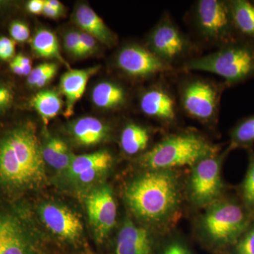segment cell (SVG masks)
<instances>
[{"mask_svg": "<svg viewBox=\"0 0 254 254\" xmlns=\"http://www.w3.org/2000/svg\"><path fill=\"white\" fill-rule=\"evenodd\" d=\"M47 2L48 3L55 9L58 10L60 12L63 13L64 11V6L63 3L60 2L58 0H46Z\"/></svg>", "mask_w": 254, "mask_h": 254, "instance_id": "cell-40", "label": "cell"}, {"mask_svg": "<svg viewBox=\"0 0 254 254\" xmlns=\"http://www.w3.org/2000/svg\"><path fill=\"white\" fill-rule=\"evenodd\" d=\"M159 127L149 126L136 122H127L120 135V147L124 155L138 158L153 146L157 133H164Z\"/></svg>", "mask_w": 254, "mask_h": 254, "instance_id": "cell-17", "label": "cell"}, {"mask_svg": "<svg viewBox=\"0 0 254 254\" xmlns=\"http://www.w3.org/2000/svg\"><path fill=\"white\" fill-rule=\"evenodd\" d=\"M31 104L46 125L59 115L63 107L60 95L52 90L38 92L32 98Z\"/></svg>", "mask_w": 254, "mask_h": 254, "instance_id": "cell-25", "label": "cell"}, {"mask_svg": "<svg viewBox=\"0 0 254 254\" xmlns=\"http://www.w3.org/2000/svg\"><path fill=\"white\" fill-rule=\"evenodd\" d=\"M38 214L45 226L58 240L71 248H79L83 239V225L71 209L55 202H46L40 205Z\"/></svg>", "mask_w": 254, "mask_h": 254, "instance_id": "cell-15", "label": "cell"}, {"mask_svg": "<svg viewBox=\"0 0 254 254\" xmlns=\"http://www.w3.org/2000/svg\"><path fill=\"white\" fill-rule=\"evenodd\" d=\"M92 100L95 106L107 111L123 109L128 102L126 88L118 82H100L93 88Z\"/></svg>", "mask_w": 254, "mask_h": 254, "instance_id": "cell-21", "label": "cell"}, {"mask_svg": "<svg viewBox=\"0 0 254 254\" xmlns=\"http://www.w3.org/2000/svg\"><path fill=\"white\" fill-rule=\"evenodd\" d=\"M232 150L227 148L219 153L200 159L187 168L185 177V196L187 208L192 213L220 199L230 187L224 180L223 165Z\"/></svg>", "mask_w": 254, "mask_h": 254, "instance_id": "cell-7", "label": "cell"}, {"mask_svg": "<svg viewBox=\"0 0 254 254\" xmlns=\"http://www.w3.org/2000/svg\"><path fill=\"white\" fill-rule=\"evenodd\" d=\"M230 254H254V218Z\"/></svg>", "mask_w": 254, "mask_h": 254, "instance_id": "cell-30", "label": "cell"}, {"mask_svg": "<svg viewBox=\"0 0 254 254\" xmlns=\"http://www.w3.org/2000/svg\"><path fill=\"white\" fill-rule=\"evenodd\" d=\"M204 71L218 75L227 88L254 77V42L237 40L190 60L181 71Z\"/></svg>", "mask_w": 254, "mask_h": 254, "instance_id": "cell-6", "label": "cell"}, {"mask_svg": "<svg viewBox=\"0 0 254 254\" xmlns=\"http://www.w3.org/2000/svg\"><path fill=\"white\" fill-rule=\"evenodd\" d=\"M193 213L191 232L200 248L211 254H230L253 220L235 190Z\"/></svg>", "mask_w": 254, "mask_h": 254, "instance_id": "cell-3", "label": "cell"}, {"mask_svg": "<svg viewBox=\"0 0 254 254\" xmlns=\"http://www.w3.org/2000/svg\"><path fill=\"white\" fill-rule=\"evenodd\" d=\"M10 68L11 71L18 75V76H28L30 74L32 70V66L28 67H23L21 65L18 64L16 62L11 61L10 63Z\"/></svg>", "mask_w": 254, "mask_h": 254, "instance_id": "cell-37", "label": "cell"}, {"mask_svg": "<svg viewBox=\"0 0 254 254\" xmlns=\"http://www.w3.org/2000/svg\"><path fill=\"white\" fill-rule=\"evenodd\" d=\"M16 42L7 37H0V60L8 61L15 58Z\"/></svg>", "mask_w": 254, "mask_h": 254, "instance_id": "cell-34", "label": "cell"}, {"mask_svg": "<svg viewBox=\"0 0 254 254\" xmlns=\"http://www.w3.org/2000/svg\"><path fill=\"white\" fill-rule=\"evenodd\" d=\"M155 254H195L187 237L176 229L167 232L160 241Z\"/></svg>", "mask_w": 254, "mask_h": 254, "instance_id": "cell-28", "label": "cell"}, {"mask_svg": "<svg viewBox=\"0 0 254 254\" xmlns=\"http://www.w3.org/2000/svg\"><path fill=\"white\" fill-rule=\"evenodd\" d=\"M44 254H50L49 251H48V247H47L46 252H45Z\"/></svg>", "mask_w": 254, "mask_h": 254, "instance_id": "cell-41", "label": "cell"}, {"mask_svg": "<svg viewBox=\"0 0 254 254\" xmlns=\"http://www.w3.org/2000/svg\"><path fill=\"white\" fill-rule=\"evenodd\" d=\"M13 61L16 62L18 64L21 65L23 67H28V66H32L31 60L27 57L21 54H19L15 56Z\"/></svg>", "mask_w": 254, "mask_h": 254, "instance_id": "cell-39", "label": "cell"}, {"mask_svg": "<svg viewBox=\"0 0 254 254\" xmlns=\"http://www.w3.org/2000/svg\"><path fill=\"white\" fill-rule=\"evenodd\" d=\"M115 162V156L108 149L75 155L64 174L78 187L90 188L110 173Z\"/></svg>", "mask_w": 254, "mask_h": 254, "instance_id": "cell-16", "label": "cell"}, {"mask_svg": "<svg viewBox=\"0 0 254 254\" xmlns=\"http://www.w3.org/2000/svg\"><path fill=\"white\" fill-rule=\"evenodd\" d=\"M145 46L179 72L187 63L201 55V47L179 28L167 11L148 33Z\"/></svg>", "mask_w": 254, "mask_h": 254, "instance_id": "cell-9", "label": "cell"}, {"mask_svg": "<svg viewBox=\"0 0 254 254\" xmlns=\"http://www.w3.org/2000/svg\"><path fill=\"white\" fill-rule=\"evenodd\" d=\"M45 167L33 123L21 124L0 136V197L21 199L44 182Z\"/></svg>", "mask_w": 254, "mask_h": 254, "instance_id": "cell-2", "label": "cell"}, {"mask_svg": "<svg viewBox=\"0 0 254 254\" xmlns=\"http://www.w3.org/2000/svg\"><path fill=\"white\" fill-rule=\"evenodd\" d=\"M248 151V165L243 180L235 191L246 208L254 216V150Z\"/></svg>", "mask_w": 254, "mask_h": 254, "instance_id": "cell-27", "label": "cell"}, {"mask_svg": "<svg viewBox=\"0 0 254 254\" xmlns=\"http://www.w3.org/2000/svg\"><path fill=\"white\" fill-rule=\"evenodd\" d=\"M177 79L176 92L182 113L210 130L218 127L223 81L183 72Z\"/></svg>", "mask_w": 254, "mask_h": 254, "instance_id": "cell-5", "label": "cell"}, {"mask_svg": "<svg viewBox=\"0 0 254 254\" xmlns=\"http://www.w3.org/2000/svg\"><path fill=\"white\" fill-rule=\"evenodd\" d=\"M165 76L153 80L138 95L141 113L158 124L159 128L165 132L177 128L180 125L182 114L176 90Z\"/></svg>", "mask_w": 254, "mask_h": 254, "instance_id": "cell-11", "label": "cell"}, {"mask_svg": "<svg viewBox=\"0 0 254 254\" xmlns=\"http://www.w3.org/2000/svg\"><path fill=\"white\" fill-rule=\"evenodd\" d=\"M222 150V145L193 127L164 132L144 154L134 159L138 170H185Z\"/></svg>", "mask_w": 254, "mask_h": 254, "instance_id": "cell-4", "label": "cell"}, {"mask_svg": "<svg viewBox=\"0 0 254 254\" xmlns=\"http://www.w3.org/2000/svg\"><path fill=\"white\" fill-rule=\"evenodd\" d=\"M85 204L97 243L109 244L118 218V203L113 187L108 184L98 185L87 194Z\"/></svg>", "mask_w": 254, "mask_h": 254, "instance_id": "cell-12", "label": "cell"}, {"mask_svg": "<svg viewBox=\"0 0 254 254\" xmlns=\"http://www.w3.org/2000/svg\"><path fill=\"white\" fill-rule=\"evenodd\" d=\"M100 68V66H96L83 69H69L64 73L60 79V86L66 99L64 117L68 118L73 115L75 105L86 91L87 83Z\"/></svg>", "mask_w": 254, "mask_h": 254, "instance_id": "cell-19", "label": "cell"}, {"mask_svg": "<svg viewBox=\"0 0 254 254\" xmlns=\"http://www.w3.org/2000/svg\"><path fill=\"white\" fill-rule=\"evenodd\" d=\"M44 5V0H31L26 4V9L31 14L39 15L43 14Z\"/></svg>", "mask_w": 254, "mask_h": 254, "instance_id": "cell-36", "label": "cell"}, {"mask_svg": "<svg viewBox=\"0 0 254 254\" xmlns=\"http://www.w3.org/2000/svg\"><path fill=\"white\" fill-rule=\"evenodd\" d=\"M31 49L38 58L55 59L67 66L60 53L58 37L53 31L46 28H39L36 31L31 40Z\"/></svg>", "mask_w": 254, "mask_h": 254, "instance_id": "cell-24", "label": "cell"}, {"mask_svg": "<svg viewBox=\"0 0 254 254\" xmlns=\"http://www.w3.org/2000/svg\"><path fill=\"white\" fill-rule=\"evenodd\" d=\"M237 33L254 42V4L246 0L228 1Z\"/></svg>", "mask_w": 254, "mask_h": 254, "instance_id": "cell-23", "label": "cell"}, {"mask_svg": "<svg viewBox=\"0 0 254 254\" xmlns=\"http://www.w3.org/2000/svg\"><path fill=\"white\" fill-rule=\"evenodd\" d=\"M115 65L127 77L138 81L155 80L176 73L145 45L135 43H128L119 49L115 55Z\"/></svg>", "mask_w": 254, "mask_h": 254, "instance_id": "cell-13", "label": "cell"}, {"mask_svg": "<svg viewBox=\"0 0 254 254\" xmlns=\"http://www.w3.org/2000/svg\"><path fill=\"white\" fill-rule=\"evenodd\" d=\"M228 146L232 150L253 149L254 145V114L242 119L230 132Z\"/></svg>", "mask_w": 254, "mask_h": 254, "instance_id": "cell-26", "label": "cell"}, {"mask_svg": "<svg viewBox=\"0 0 254 254\" xmlns=\"http://www.w3.org/2000/svg\"><path fill=\"white\" fill-rule=\"evenodd\" d=\"M164 235L127 213L110 241V254H155Z\"/></svg>", "mask_w": 254, "mask_h": 254, "instance_id": "cell-14", "label": "cell"}, {"mask_svg": "<svg viewBox=\"0 0 254 254\" xmlns=\"http://www.w3.org/2000/svg\"><path fill=\"white\" fill-rule=\"evenodd\" d=\"M74 21L81 31L91 35L107 46L116 44L117 36L104 21L86 4L78 5L75 10Z\"/></svg>", "mask_w": 254, "mask_h": 254, "instance_id": "cell-20", "label": "cell"}, {"mask_svg": "<svg viewBox=\"0 0 254 254\" xmlns=\"http://www.w3.org/2000/svg\"><path fill=\"white\" fill-rule=\"evenodd\" d=\"M80 40H81V58L89 56L98 48V42L91 35L83 31H80Z\"/></svg>", "mask_w": 254, "mask_h": 254, "instance_id": "cell-33", "label": "cell"}, {"mask_svg": "<svg viewBox=\"0 0 254 254\" xmlns=\"http://www.w3.org/2000/svg\"><path fill=\"white\" fill-rule=\"evenodd\" d=\"M14 100V95L11 88L4 84H0V113L9 109Z\"/></svg>", "mask_w": 254, "mask_h": 254, "instance_id": "cell-35", "label": "cell"}, {"mask_svg": "<svg viewBox=\"0 0 254 254\" xmlns=\"http://www.w3.org/2000/svg\"><path fill=\"white\" fill-rule=\"evenodd\" d=\"M68 134L73 142L83 147H91L108 141L112 134L111 127L100 119L83 117L68 124Z\"/></svg>", "mask_w": 254, "mask_h": 254, "instance_id": "cell-18", "label": "cell"}, {"mask_svg": "<svg viewBox=\"0 0 254 254\" xmlns=\"http://www.w3.org/2000/svg\"><path fill=\"white\" fill-rule=\"evenodd\" d=\"M43 14L48 18H58L60 17L63 13L55 9L45 0L44 8H43Z\"/></svg>", "mask_w": 254, "mask_h": 254, "instance_id": "cell-38", "label": "cell"}, {"mask_svg": "<svg viewBox=\"0 0 254 254\" xmlns=\"http://www.w3.org/2000/svg\"><path fill=\"white\" fill-rule=\"evenodd\" d=\"M186 170H138L123 189L127 213L160 233L176 229L187 210Z\"/></svg>", "mask_w": 254, "mask_h": 254, "instance_id": "cell-1", "label": "cell"}, {"mask_svg": "<svg viewBox=\"0 0 254 254\" xmlns=\"http://www.w3.org/2000/svg\"><path fill=\"white\" fill-rule=\"evenodd\" d=\"M58 71L56 63H46L32 68L27 78L28 85L31 88H41L53 80Z\"/></svg>", "mask_w": 254, "mask_h": 254, "instance_id": "cell-29", "label": "cell"}, {"mask_svg": "<svg viewBox=\"0 0 254 254\" xmlns=\"http://www.w3.org/2000/svg\"><path fill=\"white\" fill-rule=\"evenodd\" d=\"M46 248L27 205L0 197V254H44Z\"/></svg>", "mask_w": 254, "mask_h": 254, "instance_id": "cell-8", "label": "cell"}, {"mask_svg": "<svg viewBox=\"0 0 254 254\" xmlns=\"http://www.w3.org/2000/svg\"><path fill=\"white\" fill-rule=\"evenodd\" d=\"M64 46L70 55L81 58L80 31L71 30L66 32L64 36Z\"/></svg>", "mask_w": 254, "mask_h": 254, "instance_id": "cell-31", "label": "cell"}, {"mask_svg": "<svg viewBox=\"0 0 254 254\" xmlns=\"http://www.w3.org/2000/svg\"><path fill=\"white\" fill-rule=\"evenodd\" d=\"M9 33L15 42L24 43L29 39L31 31L26 23L16 20L10 24Z\"/></svg>", "mask_w": 254, "mask_h": 254, "instance_id": "cell-32", "label": "cell"}, {"mask_svg": "<svg viewBox=\"0 0 254 254\" xmlns=\"http://www.w3.org/2000/svg\"><path fill=\"white\" fill-rule=\"evenodd\" d=\"M41 150L46 165L58 173H64L75 156L66 142L51 135L41 143Z\"/></svg>", "mask_w": 254, "mask_h": 254, "instance_id": "cell-22", "label": "cell"}, {"mask_svg": "<svg viewBox=\"0 0 254 254\" xmlns=\"http://www.w3.org/2000/svg\"><path fill=\"white\" fill-rule=\"evenodd\" d=\"M192 29L198 44L218 48L237 41L228 1L198 0L190 9Z\"/></svg>", "mask_w": 254, "mask_h": 254, "instance_id": "cell-10", "label": "cell"}]
</instances>
